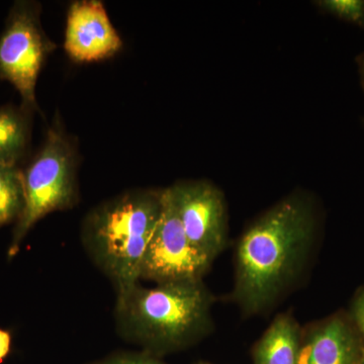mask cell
<instances>
[{
  "label": "cell",
  "mask_w": 364,
  "mask_h": 364,
  "mask_svg": "<svg viewBox=\"0 0 364 364\" xmlns=\"http://www.w3.org/2000/svg\"><path fill=\"white\" fill-rule=\"evenodd\" d=\"M347 314L364 341V287L356 291Z\"/></svg>",
  "instance_id": "14"
},
{
  "label": "cell",
  "mask_w": 364,
  "mask_h": 364,
  "mask_svg": "<svg viewBox=\"0 0 364 364\" xmlns=\"http://www.w3.org/2000/svg\"><path fill=\"white\" fill-rule=\"evenodd\" d=\"M23 207V171L18 165L0 164V226L18 219Z\"/></svg>",
  "instance_id": "12"
},
{
  "label": "cell",
  "mask_w": 364,
  "mask_h": 364,
  "mask_svg": "<svg viewBox=\"0 0 364 364\" xmlns=\"http://www.w3.org/2000/svg\"><path fill=\"white\" fill-rule=\"evenodd\" d=\"M358 364H364V351H363V356H361L360 361H359Z\"/></svg>",
  "instance_id": "18"
},
{
  "label": "cell",
  "mask_w": 364,
  "mask_h": 364,
  "mask_svg": "<svg viewBox=\"0 0 364 364\" xmlns=\"http://www.w3.org/2000/svg\"><path fill=\"white\" fill-rule=\"evenodd\" d=\"M161 215L144 254L140 279L156 284L202 282L213 261L186 236L171 186L161 191Z\"/></svg>",
  "instance_id": "6"
},
{
  "label": "cell",
  "mask_w": 364,
  "mask_h": 364,
  "mask_svg": "<svg viewBox=\"0 0 364 364\" xmlns=\"http://www.w3.org/2000/svg\"><path fill=\"white\" fill-rule=\"evenodd\" d=\"M301 336L294 316L280 314L254 346V364H299Z\"/></svg>",
  "instance_id": "10"
},
{
  "label": "cell",
  "mask_w": 364,
  "mask_h": 364,
  "mask_svg": "<svg viewBox=\"0 0 364 364\" xmlns=\"http://www.w3.org/2000/svg\"><path fill=\"white\" fill-rule=\"evenodd\" d=\"M11 335L6 330L0 329V363L4 360L11 352Z\"/></svg>",
  "instance_id": "16"
},
{
  "label": "cell",
  "mask_w": 364,
  "mask_h": 364,
  "mask_svg": "<svg viewBox=\"0 0 364 364\" xmlns=\"http://www.w3.org/2000/svg\"><path fill=\"white\" fill-rule=\"evenodd\" d=\"M30 114L21 107H0V164L16 165L25 154L31 136Z\"/></svg>",
  "instance_id": "11"
},
{
  "label": "cell",
  "mask_w": 364,
  "mask_h": 364,
  "mask_svg": "<svg viewBox=\"0 0 364 364\" xmlns=\"http://www.w3.org/2000/svg\"><path fill=\"white\" fill-rule=\"evenodd\" d=\"M214 296L203 282L138 284L119 294L117 313L144 343L161 351L176 350L212 330Z\"/></svg>",
  "instance_id": "2"
},
{
  "label": "cell",
  "mask_w": 364,
  "mask_h": 364,
  "mask_svg": "<svg viewBox=\"0 0 364 364\" xmlns=\"http://www.w3.org/2000/svg\"><path fill=\"white\" fill-rule=\"evenodd\" d=\"M123 47L107 9L100 0L72 2L67 16L64 48L78 63L102 61L114 56Z\"/></svg>",
  "instance_id": "8"
},
{
  "label": "cell",
  "mask_w": 364,
  "mask_h": 364,
  "mask_svg": "<svg viewBox=\"0 0 364 364\" xmlns=\"http://www.w3.org/2000/svg\"><path fill=\"white\" fill-rule=\"evenodd\" d=\"M41 6L35 1L14 2L0 36V79L20 93L26 112L37 111L36 85L43 64L56 45L41 23Z\"/></svg>",
  "instance_id": "5"
},
{
  "label": "cell",
  "mask_w": 364,
  "mask_h": 364,
  "mask_svg": "<svg viewBox=\"0 0 364 364\" xmlns=\"http://www.w3.org/2000/svg\"><path fill=\"white\" fill-rule=\"evenodd\" d=\"M363 124H364V119H363Z\"/></svg>",
  "instance_id": "20"
},
{
  "label": "cell",
  "mask_w": 364,
  "mask_h": 364,
  "mask_svg": "<svg viewBox=\"0 0 364 364\" xmlns=\"http://www.w3.org/2000/svg\"><path fill=\"white\" fill-rule=\"evenodd\" d=\"M356 64H358L359 78H360L361 86H363L364 91V52L358 55V58H356Z\"/></svg>",
  "instance_id": "17"
},
{
  "label": "cell",
  "mask_w": 364,
  "mask_h": 364,
  "mask_svg": "<svg viewBox=\"0 0 364 364\" xmlns=\"http://www.w3.org/2000/svg\"><path fill=\"white\" fill-rule=\"evenodd\" d=\"M171 188L189 241L214 261L227 245L226 205L221 191L207 181L181 182Z\"/></svg>",
  "instance_id": "7"
},
{
  "label": "cell",
  "mask_w": 364,
  "mask_h": 364,
  "mask_svg": "<svg viewBox=\"0 0 364 364\" xmlns=\"http://www.w3.org/2000/svg\"><path fill=\"white\" fill-rule=\"evenodd\" d=\"M196 364H210V363H203V361H202V363H196Z\"/></svg>",
  "instance_id": "19"
},
{
  "label": "cell",
  "mask_w": 364,
  "mask_h": 364,
  "mask_svg": "<svg viewBox=\"0 0 364 364\" xmlns=\"http://www.w3.org/2000/svg\"><path fill=\"white\" fill-rule=\"evenodd\" d=\"M76 152L68 136L54 124L44 146L23 172L25 207L18 219L9 256L18 252L23 237L39 220L75 200Z\"/></svg>",
  "instance_id": "4"
},
{
  "label": "cell",
  "mask_w": 364,
  "mask_h": 364,
  "mask_svg": "<svg viewBox=\"0 0 364 364\" xmlns=\"http://www.w3.org/2000/svg\"><path fill=\"white\" fill-rule=\"evenodd\" d=\"M363 351L348 314L338 312L303 329L299 364H358Z\"/></svg>",
  "instance_id": "9"
},
{
  "label": "cell",
  "mask_w": 364,
  "mask_h": 364,
  "mask_svg": "<svg viewBox=\"0 0 364 364\" xmlns=\"http://www.w3.org/2000/svg\"><path fill=\"white\" fill-rule=\"evenodd\" d=\"M316 4L323 13L364 30V0H320Z\"/></svg>",
  "instance_id": "13"
},
{
  "label": "cell",
  "mask_w": 364,
  "mask_h": 364,
  "mask_svg": "<svg viewBox=\"0 0 364 364\" xmlns=\"http://www.w3.org/2000/svg\"><path fill=\"white\" fill-rule=\"evenodd\" d=\"M161 210V191H133L105 203L88 218V248L119 294L138 284L144 254Z\"/></svg>",
  "instance_id": "3"
},
{
  "label": "cell",
  "mask_w": 364,
  "mask_h": 364,
  "mask_svg": "<svg viewBox=\"0 0 364 364\" xmlns=\"http://www.w3.org/2000/svg\"><path fill=\"white\" fill-rule=\"evenodd\" d=\"M315 208L291 196L247 228L237 244L232 301L245 315L264 312L305 269L317 235Z\"/></svg>",
  "instance_id": "1"
},
{
  "label": "cell",
  "mask_w": 364,
  "mask_h": 364,
  "mask_svg": "<svg viewBox=\"0 0 364 364\" xmlns=\"http://www.w3.org/2000/svg\"><path fill=\"white\" fill-rule=\"evenodd\" d=\"M100 364H163L156 359L148 356H122L112 358Z\"/></svg>",
  "instance_id": "15"
}]
</instances>
